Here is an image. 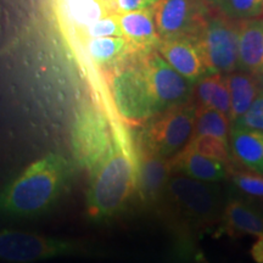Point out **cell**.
Masks as SVG:
<instances>
[{
  "instance_id": "27",
  "label": "cell",
  "mask_w": 263,
  "mask_h": 263,
  "mask_svg": "<svg viewBox=\"0 0 263 263\" xmlns=\"http://www.w3.org/2000/svg\"><path fill=\"white\" fill-rule=\"evenodd\" d=\"M251 256L255 259V262L263 263V234L258 236L257 241L252 246Z\"/></svg>"
},
{
  "instance_id": "10",
  "label": "cell",
  "mask_w": 263,
  "mask_h": 263,
  "mask_svg": "<svg viewBox=\"0 0 263 263\" xmlns=\"http://www.w3.org/2000/svg\"><path fill=\"white\" fill-rule=\"evenodd\" d=\"M153 9L161 38H194L212 10L206 0H157Z\"/></svg>"
},
{
  "instance_id": "29",
  "label": "cell",
  "mask_w": 263,
  "mask_h": 263,
  "mask_svg": "<svg viewBox=\"0 0 263 263\" xmlns=\"http://www.w3.org/2000/svg\"><path fill=\"white\" fill-rule=\"evenodd\" d=\"M110 2H111V4H112L114 9H115V0H110ZM115 12H116V10H115Z\"/></svg>"
},
{
  "instance_id": "19",
  "label": "cell",
  "mask_w": 263,
  "mask_h": 263,
  "mask_svg": "<svg viewBox=\"0 0 263 263\" xmlns=\"http://www.w3.org/2000/svg\"><path fill=\"white\" fill-rule=\"evenodd\" d=\"M85 48L90 60L105 73L114 70L133 54L122 37L90 38Z\"/></svg>"
},
{
  "instance_id": "17",
  "label": "cell",
  "mask_w": 263,
  "mask_h": 263,
  "mask_svg": "<svg viewBox=\"0 0 263 263\" xmlns=\"http://www.w3.org/2000/svg\"><path fill=\"white\" fill-rule=\"evenodd\" d=\"M228 145L236 162L263 174V130L233 126L229 132Z\"/></svg>"
},
{
  "instance_id": "18",
  "label": "cell",
  "mask_w": 263,
  "mask_h": 263,
  "mask_svg": "<svg viewBox=\"0 0 263 263\" xmlns=\"http://www.w3.org/2000/svg\"><path fill=\"white\" fill-rule=\"evenodd\" d=\"M223 76L230 95L229 121L234 124L249 110L261 89L256 76L248 72L234 71Z\"/></svg>"
},
{
  "instance_id": "7",
  "label": "cell",
  "mask_w": 263,
  "mask_h": 263,
  "mask_svg": "<svg viewBox=\"0 0 263 263\" xmlns=\"http://www.w3.org/2000/svg\"><path fill=\"white\" fill-rule=\"evenodd\" d=\"M112 139V126L106 115L94 105H84L77 112L71 132L76 163L90 174L107 156Z\"/></svg>"
},
{
  "instance_id": "1",
  "label": "cell",
  "mask_w": 263,
  "mask_h": 263,
  "mask_svg": "<svg viewBox=\"0 0 263 263\" xmlns=\"http://www.w3.org/2000/svg\"><path fill=\"white\" fill-rule=\"evenodd\" d=\"M71 164L58 153L35 160L0 188V217L29 219L47 213L67 188Z\"/></svg>"
},
{
  "instance_id": "15",
  "label": "cell",
  "mask_w": 263,
  "mask_h": 263,
  "mask_svg": "<svg viewBox=\"0 0 263 263\" xmlns=\"http://www.w3.org/2000/svg\"><path fill=\"white\" fill-rule=\"evenodd\" d=\"M238 68L254 76L263 70V17L239 22Z\"/></svg>"
},
{
  "instance_id": "11",
  "label": "cell",
  "mask_w": 263,
  "mask_h": 263,
  "mask_svg": "<svg viewBox=\"0 0 263 263\" xmlns=\"http://www.w3.org/2000/svg\"><path fill=\"white\" fill-rule=\"evenodd\" d=\"M137 154V193L141 202L156 205L162 199L164 186L171 176L170 159L157 155L139 143Z\"/></svg>"
},
{
  "instance_id": "4",
  "label": "cell",
  "mask_w": 263,
  "mask_h": 263,
  "mask_svg": "<svg viewBox=\"0 0 263 263\" xmlns=\"http://www.w3.org/2000/svg\"><path fill=\"white\" fill-rule=\"evenodd\" d=\"M115 110L128 128H141L156 115L151 88L139 61L130 54L106 73Z\"/></svg>"
},
{
  "instance_id": "20",
  "label": "cell",
  "mask_w": 263,
  "mask_h": 263,
  "mask_svg": "<svg viewBox=\"0 0 263 263\" xmlns=\"http://www.w3.org/2000/svg\"><path fill=\"white\" fill-rule=\"evenodd\" d=\"M197 106L210 107L227 115L230 112V95L224 76L221 73H209L200 78L193 89Z\"/></svg>"
},
{
  "instance_id": "16",
  "label": "cell",
  "mask_w": 263,
  "mask_h": 263,
  "mask_svg": "<svg viewBox=\"0 0 263 263\" xmlns=\"http://www.w3.org/2000/svg\"><path fill=\"white\" fill-rule=\"evenodd\" d=\"M222 229L230 236L263 234V212L241 199H230L221 217Z\"/></svg>"
},
{
  "instance_id": "30",
  "label": "cell",
  "mask_w": 263,
  "mask_h": 263,
  "mask_svg": "<svg viewBox=\"0 0 263 263\" xmlns=\"http://www.w3.org/2000/svg\"><path fill=\"white\" fill-rule=\"evenodd\" d=\"M261 17H263V0H262V16Z\"/></svg>"
},
{
  "instance_id": "13",
  "label": "cell",
  "mask_w": 263,
  "mask_h": 263,
  "mask_svg": "<svg viewBox=\"0 0 263 263\" xmlns=\"http://www.w3.org/2000/svg\"><path fill=\"white\" fill-rule=\"evenodd\" d=\"M156 51L173 70L190 83L195 84L207 74L201 55L193 38H161Z\"/></svg>"
},
{
  "instance_id": "21",
  "label": "cell",
  "mask_w": 263,
  "mask_h": 263,
  "mask_svg": "<svg viewBox=\"0 0 263 263\" xmlns=\"http://www.w3.org/2000/svg\"><path fill=\"white\" fill-rule=\"evenodd\" d=\"M230 121L227 115L210 107L197 106L195 108V123L193 138L209 136L228 143Z\"/></svg>"
},
{
  "instance_id": "12",
  "label": "cell",
  "mask_w": 263,
  "mask_h": 263,
  "mask_svg": "<svg viewBox=\"0 0 263 263\" xmlns=\"http://www.w3.org/2000/svg\"><path fill=\"white\" fill-rule=\"evenodd\" d=\"M121 37L133 54H146L156 50L160 34L154 20L153 5L134 11L117 14Z\"/></svg>"
},
{
  "instance_id": "5",
  "label": "cell",
  "mask_w": 263,
  "mask_h": 263,
  "mask_svg": "<svg viewBox=\"0 0 263 263\" xmlns=\"http://www.w3.org/2000/svg\"><path fill=\"white\" fill-rule=\"evenodd\" d=\"M239 22L212 9L193 38L207 74H228L238 70Z\"/></svg>"
},
{
  "instance_id": "9",
  "label": "cell",
  "mask_w": 263,
  "mask_h": 263,
  "mask_svg": "<svg viewBox=\"0 0 263 263\" xmlns=\"http://www.w3.org/2000/svg\"><path fill=\"white\" fill-rule=\"evenodd\" d=\"M139 61L149 81L156 115L192 99L194 84L173 70L156 50L139 54Z\"/></svg>"
},
{
  "instance_id": "23",
  "label": "cell",
  "mask_w": 263,
  "mask_h": 263,
  "mask_svg": "<svg viewBox=\"0 0 263 263\" xmlns=\"http://www.w3.org/2000/svg\"><path fill=\"white\" fill-rule=\"evenodd\" d=\"M188 145L196 153H199L200 155L218 161V162L230 167L229 163L232 159H230L228 150V143H224V141L213 137L201 136L190 139Z\"/></svg>"
},
{
  "instance_id": "6",
  "label": "cell",
  "mask_w": 263,
  "mask_h": 263,
  "mask_svg": "<svg viewBox=\"0 0 263 263\" xmlns=\"http://www.w3.org/2000/svg\"><path fill=\"white\" fill-rule=\"evenodd\" d=\"M196 104L193 99L155 115L137 143L157 155L171 159L188 145L195 123Z\"/></svg>"
},
{
  "instance_id": "24",
  "label": "cell",
  "mask_w": 263,
  "mask_h": 263,
  "mask_svg": "<svg viewBox=\"0 0 263 263\" xmlns=\"http://www.w3.org/2000/svg\"><path fill=\"white\" fill-rule=\"evenodd\" d=\"M230 179L235 188L245 195L252 197H263V174L254 171L233 170L229 167Z\"/></svg>"
},
{
  "instance_id": "2",
  "label": "cell",
  "mask_w": 263,
  "mask_h": 263,
  "mask_svg": "<svg viewBox=\"0 0 263 263\" xmlns=\"http://www.w3.org/2000/svg\"><path fill=\"white\" fill-rule=\"evenodd\" d=\"M112 146L90 173L87 213L91 221L105 222L120 215L137 193L136 145L123 127L112 124Z\"/></svg>"
},
{
  "instance_id": "22",
  "label": "cell",
  "mask_w": 263,
  "mask_h": 263,
  "mask_svg": "<svg viewBox=\"0 0 263 263\" xmlns=\"http://www.w3.org/2000/svg\"><path fill=\"white\" fill-rule=\"evenodd\" d=\"M206 3L216 11L238 21L262 16V0H206Z\"/></svg>"
},
{
  "instance_id": "26",
  "label": "cell",
  "mask_w": 263,
  "mask_h": 263,
  "mask_svg": "<svg viewBox=\"0 0 263 263\" xmlns=\"http://www.w3.org/2000/svg\"><path fill=\"white\" fill-rule=\"evenodd\" d=\"M233 126L263 130V91H259L249 110Z\"/></svg>"
},
{
  "instance_id": "3",
  "label": "cell",
  "mask_w": 263,
  "mask_h": 263,
  "mask_svg": "<svg viewBox=\"0 0 263 263\" xmlns=\"http://www.w3.org/2000/svg\"><path fill=\"white\" fill-rule=\"evenodd\" d=\"M161 201L184 226L207 229L221 222L222 199L215 183H206L180 173H171Z\"/></svg>"
},
{
  "instance_id": "14",
  "label": "cell",
  "mask_w": 263,
  "mask_h": 263,
  "mask_svg": "<svg viewBox=\"0 0 263 263\" xmlns=\"http://www.w3.org/2000/svg\"><path fill=\"white\" fill-rule=\"evenodd\" d=\"M171 173H180L206 183L222 182L229 173V167L218 161L200 155L189 145L170 159Z\"/></svg>"
},
{
  "instance_id": "28",
  "label": "cell",
  "mask_w": 263,
  "mask_h": 263,
  "mask_svg": "<svg viewBox=\"0 0 263 263\" xmlns=\"http://www.w3.org/2000/svg\"><path fill=\"white\" fill-rule=\"evenodd\" d=\"M256 78H257L259 89H261V91H263V70L259 72L257 76H256Z\"/></svg>"
},
{
  "instance_id": "25",
  "label": "cell",
  "mask_w": 263,
  "mask_h": 263,
  "mask_svg": "<svg viewBox=\"0 0 263 263\" xmlns=\"http://www.w3.org/2000/svg\"><path fill=\"white\" fill-rule=\"evenodd\" d=\"M85 35L88 39L100 37H121V29L118 25L117 14L112 12L103 16L85 28Z\"/></svg>"
},
{
  "instance_id": "8",
  "label": "cell",
  "mask_w": 263,
  "mask_h": 263,
  "mask_svg": "<svg viewBox=\"0 0 263 263\" xmlns=\"http://www.w3.org/2000/svg\"><path fill=\"white\" fill-rule=\"evenodd\" d=\"M88 252L89 249L76 240L52 238L24 230H0V259L6 262L33 263Z\"/></svg>"
}]
</instances>
